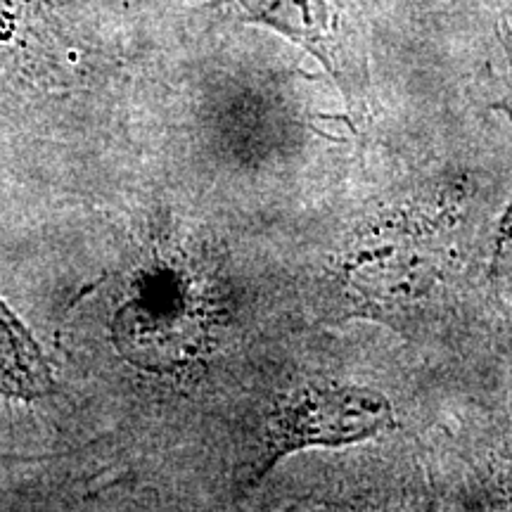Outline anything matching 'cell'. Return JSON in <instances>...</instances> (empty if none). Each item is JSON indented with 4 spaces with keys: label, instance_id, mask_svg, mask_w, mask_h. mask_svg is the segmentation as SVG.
I'll use <instances>...</instances> for the list:
<instances>
[{
    "label": "cell",
    "instance_id": "1",
    "mask_svg": "<svg viewBox=\"0 0 512 512\" xmlns=\"http://www.w3.org/2000/svg\"><path fill=\"white\" fill-rule=\"evenodd\" d=\"M396 427L394 406L382 392L347 382H309L268 413L256 479L294 451L311 446H351Z\"/></svg>",
    "mask_w": 512,
    "mask_h": 512
},
{
    "label": "cell",
    "instance_id": "2",
    "mask_svg": "<svg viewBox=\"0 0 512 512\" xmlns=\"http://www.w3.org/2000/svg\"><path fill=\"white\" fill-rule=\"evenodd\" d=\"M240 22L259 24L297 43L328 69L349 102L361 100L363 72L337 0H211Z\"/></svg>",
    "mask_w": 512,
    "mask_h": 512
},
{
    "label": "cell",
    "instance_id": "3",
    "mask_svg": "<svg viewBox=\"0 0 512 512\" xmlns=\"http://www.w3.org/2000/svg\"><path fill=\"white\" fill-rule=\"evenodd\" d=\"M53 389V375L31 332L0 299V394L41 399Z\"/></svg>",
    "mask_w": 512,
    "mask_h": 512
},
{
    "label": "cell",
    "instance_id": "4",
    "mask_svg": "<svg viewBox=\"0 0 512 512\" xmlns=\"http://www.w3.org/2000/svg\"><path fill=\"white\" fill-rule=\"evenodd\" d=\"M501 110L508 114L512 121V107L501 105ZM491 275H494L498 292L508 299L512 306V200L505 209L501 228H498V240H496V252H494V268H491Z\"/></svg>",
    "mask_w": 512,
    "mask_h": 512
}]
</instances>
